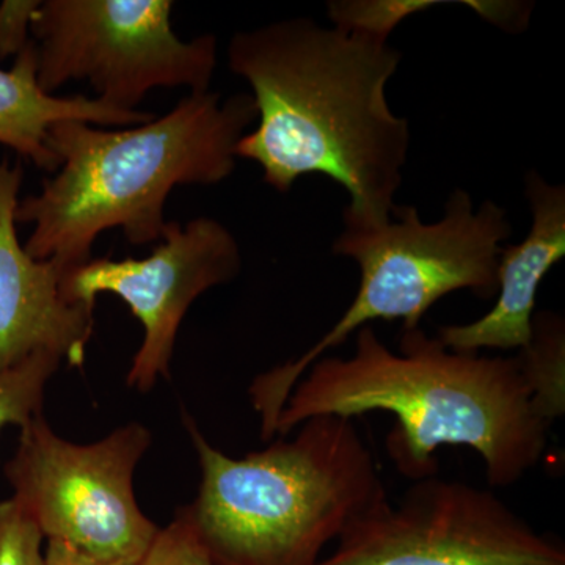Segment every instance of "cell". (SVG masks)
Returning a JSON list of instances; mask_svg holds the SVG:
<instances>
[{"label": "cell", "instance_id": "6da1fadb", "mask_svg": "<svg viewBox=\"0 0 565 565\" xmlns=\"http://www.w3.org/2000/svg\"><path fill=\"white\" fill-rule=\"evenodd\" d=\"M399 62L382 36L308 18L237 32L228 66L250 84L258 126L236 158L258 163L281 193L323 174L351 196L344 225H385L411 150V125L386 99Z\"/></svg>", "mask_w": 565, "mask_h": 565}, {"label": "cell", "instance_id": "7a4b0ae2", "mask_svg": "<svg viewBox=\"0 0 565 565\" xmlns=\"http://www.w3.org/2000/svg\"><path fill=\"white\" fill-rule=\"evenodd\" d=\"M386 412L390 459L411 481L438 475L441 446L473 449L492 487H511L541 462L552 424L535 408L519 356L455 352L422 329L393 352L371 326L349 356H322L294 386L275 435L288 437L316 416Z\"/></svg>", "mask_w": 565, "mask_h": 565}, {"label": "cell", "instance_id": "3957f363", "mask_svg": "<svg viewBox=\"0 0 565 565\" xmlns=\"http://www.w3.org/2000/svg\"><path fill=\"white\" fill-rule=\"evenodd\" d=\"M255 120L252 95L222 103L218 93L206 92L122 131L55 122L47 147L61 167L14 211L17 223L33 225L25 252L68 275L90 262L107 230L121 228L132 245L159 243L173 189L225 181L236 169L237 141Z\"/></svg>", "mask_w": 565, "mask_h": 565}, {"label": "cell", "instance_id": "277c9868", "mask_svg": "<svg viewBox=\"0 0 565 565\" xmlns=\"http://www.w3.org/2000/svg\"><path fill=\"white\" fill-rule=\"evenodd\" d=\"M202 482L182 514L218 565H316L330 542L386 497L353 419L316 416L292 438L241 459L184 418Z\"/></svg>", "mask_w": 565, "mask_h": 565}, {"label": "cell", "instance_id": "5b68a950", "mask_svg": "<svg viewBox=\"0 0 565 565\" xmlns=\"http://www.w3.org/2000/svg\"><path fill=\"white\" fill-rule=\"evenodd\" d=\"M511 234L503 207L484 202L475 211L462 189L451 193L444 217L435 223L422 222L415 206H394L385 225H344L333 252L359 264V291L318 343L253 381L248 393L262 418L263 440L274 437L305 371L362 327L401 319L407 332L419 329L427 311L448 294L467 289L481 299L497 296L501 244Z\"/></svg>", "mask_w": 565, "mask_h": 565}, {"label": "cell", "instance_id": "8992f818", "mask_svg": "<svg viewBox=\"0 0 565 565\" xmlns=\"http://www.w3.org/2000/svg\"><path fill=\"white\" fill-rule=\"evenodd\" d=\"M170 0H46L33 14L36 79L52 95L88 82L96 99L132 111L152 88L210 92L214 35L178 39Z\"/></svg>", "mask_w": 565, "mask_h": 565}, {"label": "cell", "instance_id": "52a82bcc", "mask_svg": "<svg viewBox=\"0 0 565 565\" xmlns=\"http://www.w3.org/2000/svg\"><path fill=\"white\" fill-rule=\"evenodd\" d=\"M150 445V430L140 423L95 444H71L40 415L22 427L3 473L11 498L47 541L98 559L139 564L159 530L134 493V473Z\"/></svg>", "mask_w": 565, "mask_h": 565}, {"label": "cell", "instance_id": "ba28073f", "mask_svg": "<svg viewBox=\"0 0 565 565\" xmlns=\"http://www.w3.org/2000/svg\"><path fill=\"white\" fill-rule=\"evenodd\" d=\"M316 565H565V548L492 490L433 476L381 498Z\"/></svg>", "mask_w": 565, "mask_h": 565}, {"label": "cell", "instance_id": "9c48e42d", "mask_svg": "<svg viewBox=\"0 0 565 565\" xmlns=\"http://www.w3.org/2000/svg\"><path fill=\"white\" fill-rule=\"evenodd\" d=\"M243 269L239 244L221 222L210 217L167 222L158 247L147 258L90 259L66 275L62 291L71 303L95 307L102 292L131 308L143 327L128 385L150 392L169 377L182 319L202 294L234 280Z\"/></svg>", "mask_w": 565, "mask_h": 565}, {"label": "cell", "instance_id": "30bf717a", "mask_svg": "<svg viewBox=\"0 0 565 565\" xmlns=\"http://www.w3.org/2000/svg\"><path fill=\"white\" fill-rule=\"evenodd\" d=\"M21 163L0 162V370L36 352H50L82 367L93 334V310L63 296L66 275L52 262H36L18 239Z\"/></svg>", "mask_w": 565, "mask_h": 565}, {"label": "cell", "instance_id": "8fae6325", "mask_svg": "<svg viewBox=\"0 0 565 565\" xmlns=\"http://www.w3.org/2000/svg\"><path fill=\"white\" fill-rule=\"evenodd\" d=\"M526 196L533 223L522 243L501 248L492 310L473 322L441 327L438 333V340L451 351H522L533 338L539 286L565 256V189L531 172Z\"/></svg>", "mask_w": 565, "mask_h": 565}, {"label": "cell", "instance_id": "7c38bea8", "mask_svg": "<svg viewBox=\"0 0 565 565\" xmlns=\"http://www.w3.org/2000/svg\"><path fill=\"white\" fill-rule=\"evenodd\" d=\"M150 111L118 110L88 96H54L36 79V46L21 51L13 68H0V145L17 151L44 172L55 173L61 162L47 147L55 122L82 121L102 126H139L151 121Z\"/></svg>", "mask_w": 565, "mask_h": 565}, {"label": "cell", "instance_id": "4fadbf2b", "mask_svg": "<svg viewBox=\"0 0 565 565\" xmlns=\"http://www.w3.org/2000/svg\"><path fill=\"white\" fill-rule=\"evenodd\" d=\"M523 375L535 408L552 424L565 412V332L564 322L553 313L534 315L533 338L519 351Z\"/></svg>", "mask_w": 565, "mask_h": 565}, {"label": "cell", "instance_id": "5bb4252c", "mask_svg": "<svg viewBox=\"0 0 565 565\" xmlns=\"http://www.w3.org/2000/svg\"><path fill=\"white\" fill-rule=\"evenodd\" d=\"M62 360L50 352H36L17 366L0 370V430L28 426L43 415L47 384Z\"/></svg>", "mask_w": 565, "mask_h": 565}, {"label": "cell", "instance_id": "9a60e30c", "mask_svg": "<svg viewBox=\"0 0 565 565\" xmlns=\"http://www.w3.org/2000/svg\"><path fill=\"white\" fill-rule=\"evenodd\" d=\"M137 565H218L182 511L167 527H159Z\"/></svg>", "mask_w": 565, "mask_h": 565}, {"label": "cell", "instance_id": "2e32d148", "mask_svg": "<svg viewBox=\"0 0 565 565\" xmlns=\"http://www.w3.org/2000/svg\"><path fill=\"white\" fill-rule=\"evenodd\" d=\"M44 539L13 498L0 503V565H44Z\"/></svg>", "mask_w": 565, "mask_h": 565}, {"label": "cell", "instance_id": "e0dca14e", "mask_svg": "<svg viewBox=\"0 0 565 565\" xmlns=\"http://www.w3.org/2000/svg\"><path fill=\"white\" fill-rule=\"evenodd\" d=\"M40 0H6L0 3V62L18 57L31 43L33 14Z\"/></svg>", "mask_w": 565, "mask_h": 565}, {"label": "cell", "instance_id": "ac0fdd59", "mask_svg": "<svg viewBox=\"0 0 565 565\" xmlns=\"http://www.w3.org/2000/svg\"><path fill=\"white\" fill-rule=\"evenodd\" d=\"M44 565H137L122 561H104L87 555L65 542L47 541L44 550Z\"/></svg>", "mask_w": 565, "mask_h": 565}]
</instances>
